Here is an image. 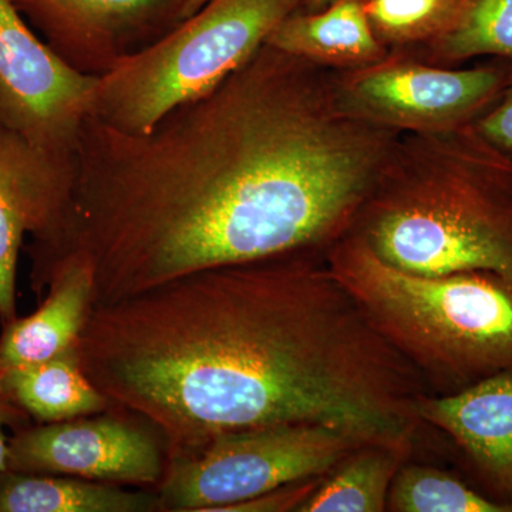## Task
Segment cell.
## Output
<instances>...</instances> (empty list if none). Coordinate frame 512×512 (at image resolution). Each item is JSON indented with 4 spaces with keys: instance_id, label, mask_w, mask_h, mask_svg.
<instances>
[{
    "instance_id": "obj_9",
    "label": "cell",
    "mask_w": 512,
    "mask_h": 512,
    "mask_svg": "<svg viewBox=\"0 0 512 512\" xmlns=\"http://www.w3.org/2000/svg\"><path fill=\"white\" fill-rule=\"evenodd\" d=\"M511 74L504 60L466 70L382 60L350 76L340 93L350 110L380 126L454 130L490 109Z\"/></svg>"
},
{
    "instance_id": "obj_21",
    "label": "cell",
    "mask_w": 512,
    "mask_h": 512,
    "mask_svg": "<svg viewBox=\"0 0 512 512\" xmlns=\"http://www.w3.org/2000/svg\"><path fill=\"white\" fill-rule=\"evenodd\" d=\"M323 477L325 476L285 484L248 500L225 505L218 512H299L302 505L315 493Z\"/></svg>"
},
{
    "instance_id": "obj_17",
    "label": "cell",
    "mask_w": 512,
    "mask_h": 512,
    "mask_svg": "<svg viewBox=\"0 0 512 512\" xmlns=\"http://www.w3.org/2000/svg\"><path fill=\"white\" fill-rule=\"evenodd\" d=\"M412 447L413 439L360 444L322 478L299 512L387 511L390 487Z\"/></svg>"
},
{
    "instance_id": "obj_23",
    "label": "cell",
    "mask_w": 512,
    "mask_h": 512,
    "mask_svg": "<svg viewBox=\"0 0 512 512\" xmlns=\"http://www.w3.org/2000/svg\"><path fill=\"white\" fill-rule=\"evenodd\" d=\"M30 423L33 421L28 414L20 410L0 387V471L6 470V454H8L10 436L8 430L12 433Z\"/></svg>"
},
{
    "instance_id": "obj_13",
    "label": "cell",
    "mask_w": 512,
    "mask_h": 512,
    "mask_svg": "<svg viewBox=\"0 0 512 512\" xmlns=\"http://www.w3.org/2000/svg\"><path fill=\"white\" fill-rule=\"evenodd\" d=\"M39 306L28 316L2 325L0 372L33 365L76 348L93 308L89 266L77 256H60L30 274Z\"/></svg>"
},
{
    "instance_id": "obj_5",
    "label": "cell",
    "mask_w": 512,
    "mask_h": 512,
    "mask_svg": "<svg viewBox=\"0 0 512 512\" xmlns=\"http://www.w3.org/2000/svg\"><path fill=\"white\" fill-rule=\"evenodd\" d=\"M305 0H208L99 79L92 117L147 133L175 107L220 86Z\"/></svg>"
},
{
    "instance_id": "obj_7",
    "label": "cell",
    "mask_w": 512,
    "mask_h": 512,
    "mask_svg": "<svg viewBox=\"0 0 512 512\" xmlns=\"http://www.w3.org/2000/svg\"><path fill=\"white\" fill-rule=\"evenodd\" d=\"M100 77L64 62L12 0H0V124L57 160L74 163Z\"/></svg>"
},
{
    "instance_id": "obj_1",
    "label": "cell",
    "mask_w": 512,
    "mask_h": 512,
    "mask_svg": "<svg viewBox=\"0 0 512 512\" xmlns=\"http://www.w3.org/2000/svg\"><path fill=\"white\" fill-rule=\"evenodd\" d=\"M379 126L318 64L265 43L147 133L89 117L62 229L32 269L83 259L101 305L202 269L326 252L386 168Z\"/></svg>"
},
{
    "instance_id": "obj_18",
    "label": "cell",
    "mask_w": 512,
    "mask_h": 512,
    "mask_svg": "<svg viewBox=\"0 0 512 512\" xmlns=\"http://www.w3.org/2000/svg\"><path fill=\"white\" fill-rule=\"evenodd\" d=\"M387 511L511 512L446 471L410 461L394 477Z\"/></svg>"
},
{
    "instance_id": "obj_6",
    "label": "cell",
    "mask_w": 512,
    "mask_h": 512,
    "mask_svg": "<svg viewBox=\"0 0 512 512\" xmlns=\"http://www.w3.org/2000/svg\"><path fill=\"white\" fill-rule=\"evenodd\" d=\"M363 443L369 441L315 423L232 431L167 460L154 491L161 512H218L282 485L326 476Z\"/></svg>"
},
{
    "instance_id": "obj_3",
    "label": "cell",
    "mask_w": 512,
    "mask_h": 512,
    "mask_svg": "<svg viewBox=\"0 0 512 512\" xmlns=\"http://www.w3.org/2000/svg\"><path fill=\"white\" fill-rule=\"evenodd\" d=\"M439 151L433 168L386 167L350 232L409 274L512 281V161L473 124L448 130Z\"/></svg>"
},
{
    "instance_id": "obj_8",
    "label": "cell",
    "mask_w": 512,
    "mask_h": 512,
    "mask_svg": "<svg viewBox=\"0 0 512 512\" xmlns=\"http://www.w3.org/2000/svg\"><path fill=\"white\" fill-rule=\"evenodd\" d=\"M167 466L165 444L150 424L111 406L103 413L12 431L6 470L56 474L154 490Z\"/></svg>"
},
{
    "instance_id": "obj_22",
    "label": "cell",
    "mask_w": 512,
    "mask_h": 512,
    "mask_svg": "<svg viewBox=\"0 0 512 512\" xmlns=\"http://www.w3.org/2000/svg\"><path fill=\"white\" fill-rule=\"evenodd\" d=\"M478 136L512 161V74L497 101L473 123Z\"/></svg>"
},
{
    "instance_id": "obj_10",
    "label": "cell",
    "mask_w": 512,
    "mask_h": 512,
    "mask_svg": "<svg viewBox=\"0 0 512 512\" xmlns=\"http://www.w3.org/2000/svg\"><path fill=\"white\" fill-rule=\"evenodd\" d=\"M12 2L64 62L101 77L184 20L190 0Z\"/></svg>"
},
{
    "instance_id": "obj_11",
    "label": "cell",
    "mask_w": 512,
    "mask_h": 512,
    "mask_svg": "<svg viewBox=\"0 0 512 512\" xmlns=\"http://www.w3.org/2000/svg\"><path fill=\"white\" fill-rule=\"evenodd\" d=\"M74 163L57 160L0 124V325L18 318L16 272L26 235L30 247L52 244L62 229Z\"/></svg>"
},
{
    "instance_id": "obj_20",
    "label": "cell",
    "mask_w": 512,
    "mask_h": 512,
    "mask_svg": "<svg viewBox=\"0 0 512 512\" xmlns=\"http://www.w3.org/2000/svg\"><path fill=\"white\" fill-rule=\"evenodd\" d=\"M463 0H363L370 28L382 45L439 39L453 28Z\"/></svg>"
},
{
    "instance_id": "obj_4",
    "label": "cell",
    "mask_w": 512,
    "mask_h": 512,
    "mask_svg": "<svg viewBox=\"0 0 512 512\" xmlns=\"http://www.w3.org/2000/svg\"><path fill=\"white\" fill-rule=\"evenodd\" d=\"M330 272L430 394L512 373V281L491 272L409 274L349 232L326 249Z\"/></svg>"
},
{
    "instance_id": "obj_19",
    "label": "cell",
    "mask_w": 512,
    "mask_h": 512,
    "mask_svg": "<svg viewBox=\"0 0 512 512\" xmlns=\"http://www.w3.org/2000/svg\"><path fill=\"white\" fill-rule=\"evenodd\" d=\"M434 43L447 62L491 56L512 64V0H463L453 28Z\"/></svg>"
},
{
    "instance_id": "obj_25",
    "label": "cell",
    "mask_w": 512,
    "mask_h": 512,
    "mask_svg": "<svg viewBox=\"0 0 512 512\" xmlns=\"http://www.w3.org/2000/svg\"><path fill=\"white\" fill-rule=\"evenodd\" d=\"M207 2L208 0H190L187 5V10H185V18H188L192 13L197 12V10L201 9Z\"/></svg>"
},
{
    "instance_id": "obj_12",
    "label": "cell",
    "mask_w": 512,
    "mask_h": 512,
    "mask_svg": "<svg viewBox=\"0 0 512 512\" xmlns=\"http://www.w3.org/2000/svg\"><path fill=\"white\" fill-rule=\"evenodd\" d=\"M417 414L453 441L483 494L512 512V373L457 393H424Z\"/></svg>"
},
{
    "instance_id": "obj_2",
    "label": "cell",
    "mask_w": 512,
    "mask_h": 512,
    "mask_svg": "<svg viewBox=\"0 0 512 512\" xmlns=\"http://www.w3.org/2000/svg\"><path fill=\"white\" fill-rule=\"evenodd\" d=\"M76 352L111 406L160 434L167 460L276 424L414 439L429 393L319 252L202 269L93 305Z\"/></svg>"
},
{
    "instance_id": "obj_16",
    "label": "cell",
    "mask_w": 512,
    "mask_h": 512,
    "mask_svg": "<svg viewBox=\"0 0 512 512\" xmlns=\"http://www.w3.org/2000/svg\"><path fill=\"white\" fill-rule=\"evenodd\" d=\"M157 511L160 498L150 488L131 491L79 477L0 471V512Z\"/></svg>"
},
{
    "instance_id": "obj_24",
    "label": "cell",
    "mask_w": 512,
    "mask_h": 512,
    "mask_svg": "<svg viewBox=\"0 0 512 512\" xmlns=\"http://www.w3.org/2000/svg\"><path fill=\"white\" fill-rule=\"evenodd\" d=\"M329 3L330 0H305L303 9L308 10V12H318V10L325 9Z\"/></svg>"
},
{
    "instance_id": "obj_15",
    "label": "cell",
    "mask_w": 512,
    "mask_h": 512,
    "mask_svg": "<svg viewBox=\"0 0 512 512\" xmlns=\"http://www.w3.org/2000/svg\"><path fill=\"white\" fill-rule=\"evenodd\" d=\"M0 387L33 423H56L109 410L111 403L80 365L76 348L0 372Z\"/></svg>"
},
{
    "instance_id": "obj_14",
    "label": "cell",
    "mask_w": 512,
    "mask_h": 512,
    "mask_svg": "<svg viewBox=\"0 0 512 512\" xmlns=\"http://www.w3.org/2000/svg\"><path fill=\"white\" fill-rule=\"evenodd\" d=\"M266 45L319 66L363 69L382 62L386 50L370 28L363 0H330L325 9L295 10Z\"/></svg>"
}]
</instances>
